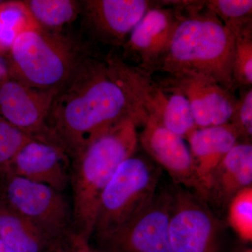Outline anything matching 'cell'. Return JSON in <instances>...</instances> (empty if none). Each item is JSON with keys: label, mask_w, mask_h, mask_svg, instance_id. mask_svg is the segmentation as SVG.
Segmentation results:
<instances>
[{"label": "cell", "mask_w": 252, "mask_h": 252, "mask_svg": "<svg viewBox=\"0 0 252 252\" xmlns=\"http://www.w3.org/2000/svg\"><path fill=\"white\" fill-rule=\"evenodd\" d=\"M122 58L88 51L72 75L59 89L47 119L55 143L71 158L93 136L132 119L144 126L149 115L127 90Z\"/></svg>", "instance_id": "1"}, {"label": "cell", "mask_w": 252, "mask_h": 252, "mask_svg": "<svg viewBox=\"0 0 252 252\" xmlns=\"http://www.w3.org/2000/svg\"><path fill=\"white\" fill-rule=\"evenodd\" d=\"M175 1L180 20L155 71L169 75L195 73L234 93L235 36L210 11L205 1Z\"/></svg>", "instance_id": "2"}, {"label": "cell", "mask_w": 252, "mask_h": 252, "mask_svg": "<svg viewBox=\"0 0 252 252\" xmlns=\"http://www.w3.org/2000/svg\"><path fill=\"white\" fill-rule=\"evenodd\" d=\"M137 123L126 119L96 134L70 160L73 233L89 244L99 199L123 162L135 154Z\"/></svg>", "instance_id": "3"}, {"label": "cell", "mask_w": 252, "mask_h": 252, "mask_svg": "<svg viewBox=\"0 0 252 252\" xmlns=\"http://www.w3.org/2000/svg\"><path fill=\"white\" fill-rule=\"evenodd\" d=\"M89 51L61 31L41 28L21 34L10 50L11 77L40 89H60Z\"/></svg>", "instance_id": "4"}, {"label": "cell", "mask_w": 252, "mask_h": 252, "mask_svg": "<svg viewBox=\"0 0 252 252\" xmlns=\"http://www.w3.org/2000/svg\"><path fill=\"white\" fill-rule=\"evenodd\" d=\"M161 168L134 154L121 164L99 199L94 234L103 244L143 211L157 193Z\"/></svg>", "instance_id": "5"}, {"label": "cell", "mask_w": 252, "mask_h": 252, "mask_svg": "<svg viewBox=\"0 0 252 252\" xmlns=\"http://www.w3.org/2000/svg\"><path fill=\"white\" fill-rule=\"evenodd\" d=\"M0 198L53 244L72 236V205L63 192L6 173L0 176Z\"/></svg>", "instance_id": "6"}, {"label": "cell", "mask_w": 252, "mask_h": 252, "mask_svg": "<svg viewBox=\"0 0 252 252\" xmlns=\"http://www.w3.org/2000/svg\"><path fill=\"white\" fill-rule=\"evenodd\" d=\"M222 228L206 200L180 186L172 187L169 237L172 252H218Z\"/></svg>", "instance_id": "7"}, {"label": "cell", "mask_w": 252, "mask_h": 252, "mask_svg": "<svg viewBox=\"0 0 252 252\" xmlns=\"http://www.w3.org/2000/svg\"><path fill=\"white\" fill-rule=\"evenodd\" d=\"M59 91L32 87L9 78L0 83V117L34 140L57 146L47 119Z\"/></svg>", "instance_id": "8"}, {"label": "cell", "mask_w": 252, "mask_h": 252, "mask_svg": "<svg viewBox=\"0 0 252 252\" xmlns=\"http://www.w3.org/2000/svg\"><path fill=\"white\" fill-rule=\"evenodd\" d=\"M172 188L157 191L148 206L102 245L112 252H172L169 237Z\"/></svg>", "instance_id": "9"}, {"label": "cell", "mask_w": 252, "mask_h": 252, "mask_svg": "<svg viewBox=\"0 0 252 252\" xmlns=\"http://www.w3.org/2000/svg\"><path fill=\"white\" fill-rule=\"evenodd\" d=\"M138 139L149 157L170 175L174 185L188 189L207 201L206 193L199 180L190 149L183 137L149 117Z\"/></svg>", "instance_id": "10"}, {"label": "cell", "mask_w": 252, "mask_h": 252, "mask_svg": "<svg viewBox=\"0 0 252 252\" xmlns=\"http://www.w3.org/2000/svg\"><path fill=\"white\" fill-rule=\"evenodd\" d=\"M81 14L88 34L106 45L123 46L136 25L157 4L148 0H86Z\"/></svg>", "instance_id": "11"}, {"label": "cell", "mask_w": 252, "mask_h": 252, "mask_svg": "<svg viewBox=\"0 0 252 252\" xmlns=\"http://www.w3.org/2000/svg\"><path fill=\"white\" fill-rule=\"evenodd\" d=\"M157 3L136 25L123 45L124 58L137 63L149 74L155 72L158 63L167 51L179 20L180 9Z\"/></svg>", "instance_id": "12"}, {"label": "cell", "mask_w": 252, "mask_h": 252, "mask_svg": "<svg viewBox=\"0 0 252 252\" xmlns=\"http://www.w3.org/2000/svg\"><path fill=\"white\" fill-rule=\"evenodd\" d=\"M162 87L180 91L188 99L197 127H207L229 123L237 98L210 78L195 73L169 75Z\"/></svg>", "instance_id": "13"}, {"label": "cell", "mask_w": 252, "mask_h": 252, "mask_svg": "<svg viewBox=\"0 0 252 252\" xmlns=\"http://www.w3.org/2000/svg\"><path fill=\"white\" fill-rule=\"evenodd\" d=\"M69 171L70 158L63 149L33 139L20 150L6 173L49 186L63 193L69 185Z\"/></svg>", "instance_id": "14"}, {"label": "cell", "mask_w": 252, "mask_h": 252, "mask_svg": "<svg viewBox=\"0 0 252 252\" xmlns=\"http://www.w3.org/2000/svg\"><path fill=\"white\" fill-rule=\"evenodd\" d=\"M252 186V142H238L212 173L207 203L226 209L233 197Z\"/></svg>", "instance_id": "15"}, {"label": "cell", "mask_w": 252, "mask_h": 252, "mask_svg": "<svg viewBox=\"0 0 252 252\" xmlns=\"http://www.w3.org/2000/svg\"><path fill=\"white\" fill-rule=\"evenodd\" d=\"M199 180L207 195L212 173L230 149L240 142L238 132L230 123L197 127L187 137Z\"/></svg>", "instance_id": "16"}, {"label": "cell", "mask_w": 252, "mask_h": 252, "mask_svg": "<svg viewBox=\"0 0 252 252\" xmlns=\"http://www.w3.org/2000/svg\"><path fill=\"white\" fill-rule=\"evenodd\" d=\"M0 239L15 252H46L51 247L39 230L1 198Z\"/></svg>", "instance_id": "17"}, {"label": "cell", "mask_w": 252, "mask_h": 252, "mask_svg": "<svg viewBox=\"0 0 252 252\" xmlns=\"http://www.w3.org/2000/svg\"><path fill=\"white\" fill-rule=\"evenodd\" d=\"M25 4L42 29L59 31L81 14L80 1L74 0H26Z\"/></svg>", "instance_id": "18"}, {"label": "cell", "mask_w": 252, "mask_h": 252, "mask_svg": "<svg viewBox=\"0 0 252 252\" xmlns=\"http://www.w3.org/2000/svg\"><path fill=\"white\" fill-rule=\"evenodd\" d=\"M38 28L24 1H3L0 5V54L7 56L18 36Z\"/></svg>", "instance_id": "19"}, {"label": "cell", "mask_w": 252, "mask_h": 252, "mask_svg": "<svg viewBox=\"0 0 252 252\" xmlns=\"http://www.w3.org/2000/svg\"><path fill=\"white\" fill-rule=\"evenodd\" d=\"M162 88L167 92L172 93V94L168 96V102L159 123L185 138L191 131L197 128L188 99L177 89Z\"/></svg>", "instance_id": "20"}, {"label": "cell", "mask_w": 252, "mask_h": 252, "mask_svg": "<svg viewBox=\"0 0 252 252\" xmlns=\"http://www.w3.org/2000/svg\"><path fill=\"white\" fill-rule=\"evenodd\" d=\"M205 5L235 36L252 26V0H210Z\"/></svg>", "instance_id": "21"}, {"label": "cell", "mask_w": 252, "mask_h": 252, "mask_svg": "<svg viewBox=\"0 0 252 252\" xmlns=\"http://www.w3.org/2000/svg\"><path fill=\"white\" fill-rule=\"evenodd\" d=\"M228 220L231 228L244 241L252 240V186L233 197L228 207Z\"/></svg>", "instance_id": "22"}, {"label": "cell", "mask_w": 252, "mask_h": 252, "mask_svg": "<svg viewBox=\"0 0 252 252\" xmlns=\"http://www.w3.org/2000/svg\"><path fill=\"white\" fill-rule=\"evenodd\" d=\"M233 80L235 88L252 87V26L235 35Z\"/></svg>", "instance_id": "23"}, {"label": "cell", "mask_w": 252, "mask_h": 252, "mask_svg": "<svg viewBox=\"0 0 252 252\" xmlns=\"http://www.w3.org/2000/svg\"><path fill=\"white\" fill-rule=\"evenodd\" d=\"M32 140L30 136L0 117V176L7 172L13 159Z\"/></svg>", "instance_id": "24"}, {"label": "cell", "mask_w": 252, "mask_h": 252, "mask_svg": "<svg viewBox=\"0 0 252 252\" xmlns=\"http://www.w3.org/2000/svg\"><path fill=\"white\" fill-rule=\"evenodd\" d=\"M230 124L235 127L242 142H251L252 135V87L241 88L240 97L237 98Z\"/></svg>", "instance_id": "25"}, {"label": "cell", "mask_w": 252, "mask_h": 252, "mask_svg": "<svg viewBox=\"0 0 252 252\" xmlns=\"http://www.w3.org/2000/svg\"><path fill=\"white\" fill-rule=\"evenodd\" d=\"M89 247V244L81 241L72 235L69 238L53 244L46 252H86Z\"/></svg>", "instance_id": "26"}, {"label": "cell", "mask_w": 252, "mask_h": 252, "mask_svg": "<svg viewBox=\"0 0 252 252\" xmlns=\"http://www.w3.org/2000/svg\"><path fill=\"white\" fill-rule=\"evenodd\" d=\"M11 77V69L7 56L0 54V83Z\"/></svg>", "instance_id": "27"}, {"label": "cell", "mask_w": 252, "mask_h": 252, "mask_svg": "<svg viewBox=\"0 0 252 252\" xmlns=\"http://www.w3.org/2000/svg\"><path fill=\"white\" fill-rule=\"evenodd\" d=\"M0 252H15L4 241L0 239Z\"/></svg>", "instance_id": "28"}, {"label": "cell", "mask_w": 252, "mask_h": 252, "mask_svg": "<svg viewBox=\"0 0 252 252\" xmlns=\"http://www.w3.org/2000/svg\"><path fill=\"white\" fill-rule=\"evenodd\" d=\"M101 252L95 251V250H92V249H91L90 248V247H89V248H88L87 252Z\"/></svg>", "instance_id": "29"}, {"label": "cell", "mask_w": 252, "mask_h": 252, "mask_svg": "<svg viewBox=\"0 0 252 252\" xmlns=\"http://www.w3.org/2000/svg\"><path fill=\"white\" fill-rule=\"evenodd\" d=\"M240 252H252V250L251 249H247V250H244Z\"/></svg>", "instance_id": "30"}, {"label": "cell", "mask_w": 252, "mask_h": 252, "mask_svg": "<svg viewBox=\"0 0 252 252\" xmlns=\"http://www.w3.org/2000/svg\"><path fill=\"white\" fill-rule=\"evenodd\" d=\"M2 2H3V1H0V5H1V3H2Z\"/></svg>", "instance_id": "31"}]
</instances>
